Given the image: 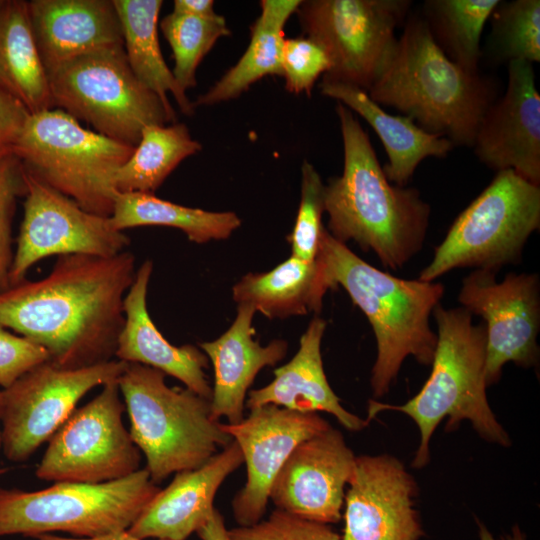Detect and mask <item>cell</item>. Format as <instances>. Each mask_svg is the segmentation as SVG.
Wrapping results in <instances>:
<instances>
[{
    "label": "cell",
    "mask_w": 540,
    "mask_h": 540,
    "mask_svg": "<svg viewBox=\"0 0 540 540\" xmlns=\"http://www.w3.org/2000/svg\"><path fill=\"white\" fill-rule=\"evenodd\" d=\"M136 271L129 251L59 256L46 277L0 291V325L43 347L63 368L111 361Z\"/></svg>",
    "instance_id": "obj_1"
},
{
    "label": "cell",
    "mask_w": 540,
    "mask_h": 540,
    "mask_svg": "<svg viewBox=\"0 0 540 540\" xmlns=\"http://www.w3.org/2000/svg\"><path fill=\"white\" fill-rule=\"evenodd\" d=\"M343 141L340 176L325 185L328 232L373 251L384 267L401 269L422 248L430 206L415 188L393 185L386 177L368 134L353 112L336 105Z\"/></svg>",
    "instance_id": "obj_2"
},
{
    "label": "cell",
    "mask_w": 540,
    "mask_h": 540,
    "mask_svg": "<svg viewBox=\"0 0 540 540\" xmlns=\"http://www.w3.org/2000/svg\"><path fill=\"white\" fill-rule=\"evenodd\" d=\"M367 93L378 105L395 108L425 131L468 147L496 100L495 84L451 61L418 14L408 15Z\"/></svg>",
    "instance_id": "obj_3"
},
{
    "label": "cell",
    "mask_w": 540,
    "mask_h": 540,
    "mask_svg": "<svg viewBox=\"0 0 540 540\" xmlns=\"http://www.w3.org/2000/svg\"><path fill=\"white\" fill-rule=\"evenodd\" d=\"M317 256L332 289L343 287L372 326L377 345L370 380L374 396L388 392L408 356L431 365L437 334L429 317L444 294L441 283L401 279L383 272L336 240L325 227Z\"/></svg>",
    "instance_id": "obj_4"
},
{
    "label": "cell",
    "mask_w": 540,
    "mask_h": 540,
    "mask_svg": "<svg viewBox=\"0 0 540 540\" xmlns=\"http://www.w3.org/2000/svg\"><path fill=\"white\" fill-rule=\"evenodd\" d=\"M433 315L437 323V344L432 370L421 390L402 405L368 401L367 421L380 412L399 411L416 423L420 445L412 466L421 468L429 461V442L439 425L448 418L447 429L469 420L485 440L509 446L510 439L497 421L486 396V328L474 325L465 308L446 309L438 304Z\"/></svg>",
    "instance_id": "obj_5"
},
{
    "label": "cell",
    "mask_w": 540,
    "mask_h": 540,
    "mask_svg": "<svg viewBox=\"0 0 540 540\" xmlns=\"http://www.w3.org/2000/svg\"><path fill=\"white\" fill-rule=\"evenodd\" d=\"M165 376L155 368L127 363L117 379L130 436L155 484L172 473L200 467L232 441L212 417L211 400L186 387H169Z\"/></svg>",
    "instance_id": "obj_6"
},
{
    "label": "cell",
    "mask_w": 540,
    "mask_h": 540,
    "mask_svg": "<svg viewBox=\"0 0 540 540\" xmlns=\"http://www.w3.org/2000/svg\"><path fill=\"white\" fill-rule=\"evenodd\" d=\"M134 148L51 108L30 114L12 153L26 171L84 210L109 217L117 193L115 174Z\"/></svg>",
    "instance_id": "obj_7"
},
{
    "label": "cell",
    "mask_w": 540,
    "mask_h": 540,
    "mask_svg": "<svg viewBox=\"0 0 540 540\" xmlns=\"http://www.w3.org/2000/svg\"><path fill=\"white\" fill-rule=\"evenodd\" d=\"M160 490L143 468L109 482H55L38 491L0 488V536L66 532L93 538L125 531Z\"/></svg>",
    "instance_id": "obj_8"
},
{
    "label": "cell",
    "mask_w": 540,
    "mask_h": 540,
    "mask_svg": "<svg viewBox=\"0 0 540 540\" xmlns=\"http://www.w3.org/2000/svg\"><path fill=\"white\" fill-rule=\"evenodd\" d=\"M48 78L55 108L123 144L136 147L145 126L176 121V112L135 76L123 45L80 55Z\"/></svg>",
    "instance_id": "obj_9"
},
{
    "label": "cell",
    "mask_w": 540,
    "mask_h": 540,
    "mask_svg": "<svg viewBox=\"0 0 540 540\" xmlns=\"http://www.w3.org/2000/svg\"><path fill=\"white\" fill-rule=\"evenodd\" d=\"M540 225V188L511 169L497 171L491 183L464 209L435 250L419 280L473 267L497 273L518 263Z\"/></svg>",
    "instance_id": "obj_10"
},
{
    "label": "cell",
    "mask_w": 540,
    "mask_h": 540,
    "mask_svg": "<svg viewBox=\"0 0 540 540\" xmlns=\"http://www.w3.org/2000/svg\"><path fill=\"white\" fill-rule=\"evenodd\" d=\"M409 0H305L296 10L303 35L328 53L323 79L366 92L394 47L395 31L406 21Z\"/></svg>",
    "instance_id": "obj_11"
},
{
    "label": "cell",
    "mask_w": 540,
    "mask_h": 540,
    "mask_svg": "<svg viewBox=\"0 0 540 540\" xmlns=\"http://www.w3.org/2000/svg\"><path fill=\"white\" fill-rule=\"evenodd\" d=\"M117 380L76 408L48 440L35 475L53 482L103 483L140 469L141 452L126 430Z\"/></svg>",
    "instance_id": "obj_12"
},
{
    "label": "cell",
    "mask_w": 540,
    "mask_h": 540,
    "mask_svg": "<svg viewBox=\"0 0 540 540\" xmlns=\"http://www.w3.org/2000/svg\"><path fill=\"white\" fill-rule=\"evenodd\" d=\"M126 362L83 368L47 360L2 389V449L7 459L24 462L68 419L91 389L117 380Z\"/></svg>",
    "instance_id": "obj_13"
},
{
    "label": "cell",
    "mask_w": 540,
    "mask_h": 540,
    "mask_svg": "<svg viewBox=\"0 0 540 540\" xmlns=\"http://www.w3.org/2000/svg\"><path fill=\"white\" fill-rule=\"evenodd\" d=\"M24 216L9 272V286L25 279L41 259L84 254L113 257L130 239L113 229L109 217L90 213L25 170Z\"/></svg>",
    "instance_id": "obj_14"
},
{
    "label": "cell",
    "mask_w": 540,
    "mask_h": 540,
    "mask_svg": "<svg viewBox=\"0 0 540 540\" xmlns=\"http://www.w3.org/2000/svg\"><path fill=\"white\" fill-rule=\"evenodd\" d=\"M495 275L476 269L464 278L458 296L463 308L485 321L487 386L498 381L506 363L530 367L539 353L538 276L509 273L498 282Z\"/></svg>",
    "instance_id": "obj_15"
},
{
    "label": "cell",
    "mask_w": 540,
    "mask_h": 540,
    "mask_svg": "<svg viewBox=\"0 0 540 540\" xmlns=\"http://www.w3.org/2000/svg\"><path fill=\"white\" fill-rule=\"evenodd\" d=\"M249 411L239 423H220L240 447L247 468L246 483L232 500L235 521L244 527L262 520L272 483L296 446L330 427L318 413L272 404Z\"/></svg>",
    "instance_id": "obj_16"
},
{
    "label": "cell",
    "mask_w": 540,
    "mask_h": 540,
    "mask_svg": "<svg viewBox=\"0 0 540 540\" xmlns=\"http://www.w3.org/2000/svg\"><path fill=\"white\" fill-rule=\"evenodd\" d=\"M355 460L342 433L330 426L296 446L275 477L269 499L292 515L337 523Z\"/></svg>",
    "instance_id": "obj_17"
},
{
    "label": "cell",
    "mask_w": 540,
    "mask_h": 540,
    "mask_svg": "<svg viewBox=\"0 0 540 540\" xmlns=\"http://www.w3.org/2000/svg\"><path fill=\"white\" fill-rule=\"evenodd\" d=\"M344 504L342 540H419L416 484L391 455L356 457Z\"/></svg>",
    "instance_id": "obj_18"
},
{
    "label": "cell",
    "mask_w": 540,
    "mask_h": 540,
    "mask_svg": "<svg viewBox=\"0 0 540 540\" xmlns=\"http://www.w3.org/2000/svg\"><path fill=\"white\" fill-rule=\"evenodd\" d=\"M472 147L489 168L540 184V96L532 63H508L506 92L484 113Z\"/></svg>",
    "instance_id": "obj_19"
},
{
    "label": "cell",
    "mask_w": 540,
    "mask_h": 540,
    "mask_svg": "<svg viewBox=\"0 0 540 540\" xmlns=\"http://www.w3.org/2000/svg\"><path fill=\"white\" fill-rule=\"evenodd\" d=\"M243 463L241 449L232 440L200 467L177 472L127 531L142 539L186 540L211 517L220 485Z\"/></svg>",
    "instance_id": "obj_20"
},
{
    "label": "cell",
    "mask_w": 540,
    "mask_h": 540,
    "mask_svg": "<svg viewBox=\"0 0 540 540\" xmlns=\"http://www.w3.org/2000/svg\"><path fill=\"white\" fill-rule=\"evenodd\" d=\"M28 7L47 75L95 49L123 45L113 0H31Z\"/></svg>",
    "instance_id": "obj_21"
},
{
    "label": "cell",
    "mask_w": 540,
    "mask_h": 540,
    "mask_svg": "<svg viewBox=\"0 0 540 540\" xmlns=\"http://www.w3.org/2000/svg\"><path fill=\"white\" fill-rule=\"evenodd\" d=\"M255 308L238 304L235 320L219 338L202 342L200 349L211 361L214 385L211 397L212 417H225L228 424L241 422L249 387L258 372L275 366L287 354L288 343L276 339L263 346L254 338Z\"/></svg>",
    "instance_id": "obj_22"
},
{
    "label": "cell",
    "mask_w": 540,
    "mask_h": 540,
    "mask_svg": "<svg viewBox=\"0 0 540 540\" xmlns=\"http://www.w3.org/2000/svg\"><path fill=\"white\" fill-rule=\"evenodd\" d=\"M152 270V261H144L125 295V320L115 359L160 370L165 375L175 377L196 394L211 400L212 387L204 371L209 364L205 353L191 344L180 347L172 345L149 315L146 299Z\"/></svg>",
    "instance_id": "obj_23"
},
{
    "label": "cell",
    "mask_w": 540,
    "mask_h": 540,
    "mask_svg": "<svg viewBox=\"0 0 540 540\" xmlns=\"http://www.w3.org/2000/svg\"><path fill=\"white\" fill-rule=\"evenodd\" d=\"M327 322L315 316L300 338L295 356L274 370V379L266 386L251 390L245 408L276 405L301 413L326 412L349 431H360L368 425L347 411L330 387L324 372L321 342Z\"/></svg>",
    "instance_id": "obj_24"
},
{
    "label": "cell",
    "mask_w": 540,
    "mask_h": 540,
    "mask_svg": "<svg viewBox=\"0 0 540 540\" xmlns=\"http://www.w3.org/2000/svg\"><path fill=\"white\" fill-rule=\"evenodd\" d=\"M319 88L323 95L360 115L374 129L388 156L383 171L395 185L405 186L425 158L446 157L454 147L448 139L422 129L412 118L387 113L358 87L322 78Z\"/></svg>",
    "instance_id": "obj_25"
},
{
    "label": "cell",
    "mask_w": 540,
    "mask_h": 540,
    "mask_svg": "<svg viewBox=\"0 0 540 540\" xmlns=\"http://www.w3.org/2000/svg\"><path fill=\"white\" fill-rule=\"evenodd\" d=\"M332 289L322 260L306 261L291 255L275 268L249 273L232 288L237 304H250L269 319L319 313Z\"/></svg>",
    "instance_id": "obj_26"
},
{
    "label": "cell",
    "mask_w": 540,
    "mask_h": 540,
    "mask_svg": "<svg viewBox=\"0 0 540 540\" xmlns=\"http://www.w3.org/2000/svg\"><path fill=\"white\" fill-rule=\"evenodd\" d=\"M0 86L35 114L55 108L28 1L0 0Z\"/></svg>",
    "instance_id": "obj_27"
},
{
    "label": "cell",
    "mask_w": 540,
    "mask_h": 540,
    "mask_svg": "<svg viewBox=\"0 0 540 540\" xmlns=\"http://www.w3.org/2000/svg\"><path fill=\"white\" fill-rule=\"evenodd\" d=\"M301 0H262L261 13L251 26L249 45L224 75L194 102V107L212 106L239 97L266 76L283 77L284 27Z\"/></svg>",
    "instance_id": "obj_28"
},
{
    "label": "cell",
    "mask_w": 540,
    "mask_h": 540,
    "mask_svg": "<svg viewBox=\"0 0 540 540\" xmlns=\"http://www.w3.org/2000/svg\"><path fill=\"white\" fill-rule=\"evenodd\" d=\"M123 38V49L135 76L172 112L168 93L172 94L181 112L192 116L193 102L176 82L166 64L158 37L162 0H113Z\"/></svg>",
    "instance_id": "obj_29"
},
{
    "label": "cell",
    "mask_w": 540,
    "mask_h": 540,
    "mask_svg": "<svg viewBox=\"0 0 540 540\" xmlns=\"http://www.w3.org/2000/svg\"><path fill=\"white\" fill-rule=\"evenodd\" d=\"M108 219L113 229L122 232L139 226L176 228L197 244L227 239L241 226L234 212L191 208L141 192H117Z\"/></svg>",
    "instance_id": "obj_30"
},
{
    "label": "cell",
    "mask_w": 540,
    "mask_h": 540,
    "mask_svg": "<svg viewBox=\"0 0 540 540\" xmlns=\"http://www.w3.org/2000/svg\"><path fill=\"white\" fill-rule=\"evenodd\" d=\"M202 149L184 123L147 125L138 145L114 177L116 192L154 194L173 170Z\"/></svg>",
    "instance_id": "obj_31"
},
{
    "label": "cell",
    "mask_w": 540,
    "mask_h": 540,
    "mask_svg": "<svg viewBox=\"0 0 540 540\" xmlns=\"http://www.w3.org/2000/svg\"><path fill=\"white\" fill-rule=\"evenodd\" d=\"M499 0H428L423 18L440 49L459 67L479 73L480 39Z\"/></svg>",
    "instance_id": "obj_32"
},
{
    "label": "cell",
    "mask_w": 540,
    "mask_h": 540,
    "mask_svg": "<svg viewBox=\"0 0 540 540\" xmlns=\"http://www.w3.org/2000/svg\"><path fill=\"white\" fill-rule=\"evenodd\" d=\"M160 29L172 50L173 76L185 92L197 85V68L217 40L231 35L219 14L203 18L171 12L160 21Z\"/></svg>",
    "instance_id": "obj_33"
},
{
    "label": "cell",
    "mask_w": 540,
    "mask_h": 540,
    "mask_svg": "<svg viewBox=\"0 0 540 540\" xmlns=\"http://www.w3.org/2000/svg\"><path fill=\"white\" fill-rule=\"evenodd\" d=\"M491 44L498 60L540 61V1H499L491 14Z\"/></svg>",
    "instance_id": "obj_34"
},
{
    "label": "cell",
    "mask_w": 540,
    "mask_h": 540,
    "mask_svg": "<svg viewBox=\"0 0 540 540\" xmlns=\"http://www.w3.org/2000/svg\"><path fill=\"white\" fill-rule=\"evenodd\" d=\"M325 184L315 167L304 160L301 166V196L297 216L287 241L292 255L306 261L316 258L324 229Z\"/></svg>",
    "instance_id": "obj_35"
},
{
    "label": "cell",
    "mask_w": 540,
    "mask_h": 540,
    "mask_svg": "<svg viewBox=\"0 0 540 540\" xmlns=\"http://www.w3.org/2000/svg\"><path fill=\"white\" fill-rule=\"evenodd\" d=\"M285 89L292 94L311 96L318 78L331 68L326 50L305 35L286 38L282 57Z\"/></svg>",
    "instance_id": "obj_36"
},
{
    "label": "cell",
    "mask_w": 540,
    "mask_h": 540,
    "mask_svg": "<svg viewBox=\"0 0 540 540\" xmlns=\"http://www.w3.org/2000/svg\"><path fill=\"white\" fill-rule=\"evenodd\" d=\"M27 191L25 168L13 153L0 157V291L9 287L13 260L12 222L16 200Z\"/></svg>",
    "instance_id": "obj_37"
},
{
    "label": "cell",
    "mask_w": 540,
    "mask_h": 540,
    "mask_svg": "<svg viewBox=\"0 0 540 540\" xmlns=\"http://www.w3.org/2000/svg\"><path fill=\"white\" fill-rule=\"evenodd\" d=\"M230 540H342L328 524L274 510L267 520L228 530Z\"/></svg>",
    "instance_id": "obj_38"
},
{
    "label": "cell",
    "mask_w": 540,
    "mask_h": 540,
    "mask_svg": "<svg viewBox=\"0 0 540 540\" xmlns=\"http://www.w3.org/2000/svg\"><path fill=\"white\" fill-rule=\"evenodd\" d=\"M49 360L47 351L0 325V387L5 389L35 366Z\"/></svg>",
    "instance_id": "obj_39"
},
{
    "label": "cell",
    "mask_w": 540,
    "mask_h": 540,
    "mask_svg": "<svg viewBox=\"0 0 540 540\" xmlns=\"http://www.w3.org/2000/svg\"><path fill=\"white\" fill-rule=\"evenodd\" d=\"M29 116L27 108L0 86V157L12 153Z\"/></svg>",
    "instance_id": "obj_40"
},
{
    "label": "cell",
    "mask_w": 540,
    "mask_h": 540,
    "mask_svg": "<svg viewBox=\"0 0 540 540\" xmlns=\"http://www.w3.org/2000/svg\"><path fill=\"white\" fill-rule=\"evenodd\" d=\"M212 0H175L172 12L209 18L217 15Z\"/></svg>",
    "instance_id": "obj_41"
},
{
    "label": "cell",
    "mask_w": 540,
    "mask_h": 540,
    "mask_svg": "<svg viewBox=\"0 0 540 540\" xmlns=\"http://www.w3.org/2000/svg\"><path fill=\"white\" fill-rule=\"evenodd\" d=\"M196 533L201 540H230L224 518L216 508L208 521Z\"/></svg>",
    "instance_id": "obj_42"
},
{
    "label": "cell",
    "mask_w": 540,
    "mask_h": 540,
    "mask_svg": "<svg viewBox=\"0 0 540 540\" xmlns=\"http://www.w3.org/2000/svg\"><path fill=\"white\" fill-rule=\"evenodd\" d=\"M36 540H146L130 534L127 530L106 534L93 538L62 537L51 534H42L35 537ZM160 540V539H156Z\"/></svg>",
    "instance_id": "obj_43"
},
{
    "label": "cell",
    "mask_w": 540,
    "mask_h": 540,
    "mask_svg": "<svg viewBox=\"0 0 540 540\" xmlns=\"http://www.w3.org/2000/svg\"><path fill=\"white\" fill-rule=\"evenodd\" d=\"M479 540H527L525 534L518 526H514L511 533L504 538L495 539L491 532L481 522L477 521Z\"/></svg>",
    "instance_id": "obj_44"
},
{
    "label": "cell",
    "mask_w": 540,
    "mask_h": 540,
    "mask_svg": "<svg viewBox=\"0 0 540 540\" xmlns=\"http://www.w3.org/2000/svg\"><path fill=\"white\" fill-rule=\"evenodd\" d=\"M2 417V389H0V422ZM0 448H2V429L0 428Z\"/></svg>",
    "instance_id": "obj_45"
},
{
    "label": "cell",
    "mask_w": 540,
    "mask_h": 540,
    "mask_svg": "<svg viewBox=\"0 0 540 540\" xmlns=\"http://www.w3.org/2000/svg\"><path fill=\"white\" fill-rule=\"evenodd\" d=\"M6 471H8V468H0V475L4 474Z\"/></svg>",
    "instance_id": "obj_46"
}]
</instances>
